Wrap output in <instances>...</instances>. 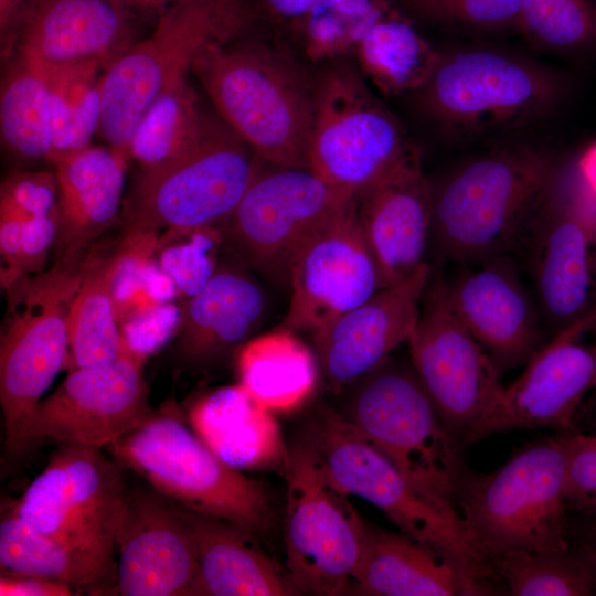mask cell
Wrapping results in <instances>:
<instances>
[{
    "label": "cell",
    "mask_w": 596,
    "mask_h": 596,
    "mask_svg": "<svg viewBox=\"0 0 596 596\" xmlns=\"http://www.w3.org/2000/svg\"><path fill=\"white\" fill-rule=\"evenodd\" d=\"M385 15L382 0H315L300 20L306 53L319 61L356 49Z\"/></svg>",
    "instance_id": "37"
},
{
    "label": "cell",
    "mask_w": 596,
    "mask_h": 596,
    "mask_svg": "<svg viewBox=\"0 0 596 596\" xmlns=\"http://www.w3.org/2000/svg\"><path fill=\"white\" fill-rule=\"evenodd\" d=\"M561 164L531 147L493 150L433 187L430 242L439 260L469 265L514 252Z\"/></svg>",
    "instance_id": "1"
},
{
    "label": "cell",
    "mask_w": 596,
    "mask_h": 596,
    "mask_svg": "<svg viewBox=\"0 0 596 596\" xmlns=\"http://www.w3.org/2000/svg\"><path fill=\"white\" fill-rule=\"evenodd\" d=\"M266 309L265 292L249 273L232 264L216 265L181 312L177 355L194 366L219 361L253 338Z\"/></svg>",
    "instance_id": "26"
},
{
    "label": "cell",
    "mask_w": 596,
    "mask_h": 596,
    "mask_svg": "<svg viewBox=\"0 0 596 596\" xmlns=\"http://www.w3.org/2000/svg\"><path fill=\"white\" fill-rule=\"evenodd\" d=\"M126 159L110 147L88 146L53 163L58 210L55 258L82 254L118 220Z\"/></svg>",
    "instance_id": "27"
},
{
    "label": "cell",
    "mask_w": 596,
    "mask_h": 596,
    "mask_svg": "<svg viewBox=\"0 0 596 596\" xmlns=\"http://www.w3.org/2000/svg\"><path fill=\"white\" fill-rule=\"evenodd\" d=\"M58 210L33 216L23 222L21 236L20 278L43 270L50 247L55 244Z\"/></svg>",
    "instance_id": "42"
},
{
    "label": "cell",
    "mask_w": 596,
    "mask_h": 596,
    "mask_svg": "<svg viewBox=\"0 0 596 596\" xmlns=\"http://www.w3.org/2000/svg\"><path fill=\"white\" fill-rule=\"evenodd\" d=\"M230 40L214 10L201 0H179L156 21L153 32L114 57L100 76L98 134L108 147L129 157V143L157 98L188 75L210 41Z\"/></svg>",
    "instance_id": "12"
},
{
    "label": "cell",
    "mask_w": 596,
    "mask_h": 596,
    "mask_svg": "<svg viewBox=\"0 0 596 596\" xmlns=\"http://www.w3.org/2000/svg\"><path fill=\"white\" fill-rule=\"evenodd\" d=\"M0 207L22 219L49 213L57 207V183L54 172L26 171L9 175L0 188Z\"/></svg>",
    "instance_id": "41"
},
{
    "label": "cell",
    "mask_w": 596,
    "mask_h": 596,
    "mask_svg": "<svg viewBox=\"0 0 596 596\" xmlns=\"http://www.w3.org/2000/svg\"><path fill=\"white\" fill-rule=\"evenodd\" d=\"M175 504L195 545L201 596L300 595L286 567L258 545L255 534Z\"/></svg>",
    "instance_id": "29"
},
{
    "label": "cell",
    "mask_w": 596,
    "mask_h": 596,
    "mask_svg": "<svg viewBox=\"0 0 596 596\" xmlns=\"http://www.w3.org/2000/svg\"><path fill=\"white\" fill-rule=\"evenodd\" d=\"M209 4L232 39L241 32L248 19L243 0H201Z\"/></svg>",
    "instance_id": "46"
},
{
    "label": "cell",
    "mask_w": 596,
    "mask_h": 596,
    "mask_svg": "<svg viewBox=\"0 0 596 596\" xmlns=\"http://www.w3.org/2000/svg\"><path fill=\"white\" fill-rule=\"evenodd\" d=\"M146 358L128 344L115 361L74 369L36 407L28 433L41 443L106 448L155 412L142 368Z\"/></svg>",
    "instance_id": "17"
},
{
    "label": "cell",
    "mask_w": 596,
    "mask_h": 596,
    "mask_svg": "<svg viewBox=\"0 0 596 596\" xmlns=\"http://www.w3.org/2000/svg\"><path fill=\"white\" fill-rule=\"evenodd\" d=\"M0 131L6 148L29 160L50 161L51 87L44 67L14 54L1 82Z\"/></svg>",
    "instance_id": "33"
},
{
    "label": "cell",
    "mask_w": 596,
    "mask_h": 596,
    "mask_svg": "<svg viewBox=\"0 0 596 596\" xmlns=\"http://www.w3.org/2000/svg\"><path fill=\"white\" fill-rule=\"evenodd\" d=\"M135 249L124 244L107 259H95L73 297L67 315L72 370L107 364L120 356L126 341L116 324L114 290Z\"/></svg>",
    "instance_id": "32"
},
{
    "label": "cell",
    "mask_w": 596,
    "mask_h": 596,
    "mask_svg": "<svg viewBox=\"0 0 596 596\" xmlns=\"http://www.w3.org/2000/svg\"><path fill=\"white\" fill-rule=\"evenodd\" d=\"M82 254L56 257L47 270L23 276L4 290L0 404L3 448L11 458L30 450L28 433L34 412L65 366L70 304L95 262Z\"/></svg>",
    "instance_id": "5"
},
{
    "label": "cell",
    "mask_w": 596,
    "mask_h": 596,
    "mask_svg": "<svg viewBox=\"0 0 596 596\" xmlns=\"http://www.w3.org/2000/svg\"><path fill=\"white\" fill-rule=\"evenodd\" d=\"M427 17L478 30L519 28L521 0H413Z\"/></svg>",
    "instance_id": "39"
},
{
    "label": "cell",
    "mask_w": 596,
    "mask_h": 596,
    "mask_svg": "<svg viewBox=\"0 0 596 596\" xmlns=\"http://www.w3.org/2000/svg\"><path fill=\"white\" fill-rule=\"evenodd\" d=\"M566 435L518 450L490 473L464 471L455 504L491 556L571 546L566 539Z\"/></svg>",
    "instance_id": "6"
},
{
    "label": "cell",
    "mask_w": 596,
    "mask_h": 596,
    "mask_svg": "<svg viewBox=\"0 0 596 596\" xmlns=\"http://www.w3.org/2000/svg\"><path fill=\"white\" fill-rule=\"evenodd\" d=\"M407 344L411 363L441 422L466 446L504 387L489 354L450 309L440 273L433 272Z\"/></svg>",
    "instance_id": "16"
},
{
    "label": "cell",
    "mask_w": 596,
    "mask_h": 596,
    "mask_svg": "<svg viewBox=\"0 0 596 596\" xmlns=\"http://www.w3.org/2000/svg\"><path fill=\"white\" fill-rule=\"evenodd\" d=\"M444 287L450 309L500 374L525 364L542 345L541 310L510 254L462 265L444 277Z\"/></svg>",
    "instance_id": "21"
},
{
    "label": "cell",
    "mask_w": 596,
    "mask_h": 596,
    "mask_svg": "<svg viewBox=\"0 0 596 596\" xmlns=\"http://www.w3.org/2000/svg\"><path fill=\"white\" fill-rule=\"evenodd\" d=\"M240 384L270 412L287 413L302 406L318 380L316 353L281 327L253 337L236 354Z\"/></svg>",
    "instance_id": "31"
},
{
    "label": "cell",
    "mask_w": 596,
    "mask_h": 596,
    "mask_svg": "<svg viewBox=\"0 0 596 596\" xmlns=\"http://www.w3.org/2000/svg\"><path fill=\"white\" fill-rule=\"evenodd\" d=\"M114 4L123 9L132 18L143 21L147 19H155L163 14L169 7L179 0H110Z\"/></svg>",
    "instance_id": "47"
},
{
    "label": "cell",
    "mask_w": 596,
    "mask_h": 596,
    "mask_svg": "<svg viewBox=\"0 0 596 596\" xmlns=\"http://www.w3.org/2000/svg\"><path fill=\"white\" fill-rule=\"evenodd\" d=\"M491 561L510 595H596V574L581 547L498 554Z\"/></svg>",
    "instance_id": "35"
},
{
    "label": "cell",
    "mask_w": 596,
    "mask_h": 596,
    "mask_svg": "<svg viewBox=\"0 0 596 596\" xmlns=\"http://www.w3.org/2000/svg\"><path fill=\"white\" fill-rule=\"evenodd\" d=\"M17 213L0 207V283L6 290L20 278L23 222Z\"/></svg>",
    "instance_id": "43"
},
{
    "label": "cell",
    "mask_w": 596,
    "mask_h": 596,
    "mask_svg": "<svg viewBox=\"0 0 596 596\" xmlns=\"http://www.w3.org/2000/svg\"><path fill=\"white\" fill-rule=\"evenodd\" d=\"M280 327L310 337L384 288L360 227L355 198L299 252Z\"/></svg>",
    "instance_id": "19"
},
{
    "label": "cell",
    "mask_w": 596,
    "mask_h": 596,
    "mask_svg": "<svg viewBox=\"0 0 596 596\" xmlns=\"http://www.w3.org/2000/svg\"><path fill=\"white\" fill-rule=\"evenodd\" d=\"M566 451V507L596 515V435L567 434Z\"/></svg>",
    "instance_id": "40"
},
{
    "label": "cell",
    "mask_w": 596,
    "mask_h": 596,
    "mask_svg": "<svg viewBox=\"0 0 596 596\" xmlns=\"http://www.w3.org/2000/svg\"><path fill=\"white\" fill-rule=\"evenodd\" d=\"M0 565L3 573L64 582L89 595H110L117 579L114 554L54 541L11 511L0 523Z\"/></svg>",
    "instance_id": "30"
},
{
    "label": "cell",
    "mask_w": 596,
    "mask_h": 596,
    "mask_svg": "<svg viewBox=\"0 0 596 596\" xmlns=\"http://www.w3.org/2000/svg\"><path fill=\"white\" fill-rule=\"evenodd\" d=\"M106 449L175 503L255 535L269 531L273 512L263 486L220 459L174 406L153 412Z\"/></svg>",
    "instance_id": "7"
},
{
    "label": "cell",
    "mask_w": 596,
    "mask_h": 596,
    "mask_svg": "<svg viewBox=\"0 0 596 596\" xmlns=\"http://www.w3.org/2000/svg\"><path fill=\"white\" fill-rule=\"evenodd\" d=\"M363 72L386 95L421 89L440 55L406 21L385 15L356 46Z\"/></svg>",
    "instance_id": "34"
},
{
    "label": "cell",
    "mask_w": 596,
    "mask_h": 596,
    "mask_svg": "<svg viewBox=\"0 0 596 596\" xmlns=\"http://www.w3.org/2000/svg\"><path fill=\"white\" fill-rule=\"evenodd\" d=\"M525 364L466 445L515 428L575 433V413L596 387V308L553 333Z\"/></svg>",
    "instance_id": "18"
},
{
    "label": "cell",
    "mask_w": 596,
    "mask_h": 596,
    "mask_svg": "<svg viewBox=\"0 0 596 596\" xmlns=\"http://www.w3.org/2000/svg\"><path fill=\"white\" fill-rule=\"evenodd\" d=\"M354 198L308 168L262 169L222 234L247 267L277 284H287L302 247Z\"/></svg>",
    "instance_id": "13"
},
{
    "label": "cell",
    "mask_w": 596,
    "mask_h": 596,
    "mask_svg": "<svg viewBox=\"0 0 596 596\" xmlns=\"http://www.w3.org/2000/svg\"><path fill=\"white\" fill-rule=\"evenodd\" d=\"M415 149L398 120L349 72H332L313 94L307 168L356 196L392 172Z\"/></svg>",
    "instance_id": "14"
},
{
    "label": "cell",
    "mask_w": 596,
    "mask_h": 596,
    "mask_svg": "<svg viewBox=\"0 0 596 596\" xmlns=\"http://www.w3.org/2000/svg\"><path fill=\"white\" fill-rule=\"evenodd\" d=\"M198 437L225 464L237 470L275 471L285 477L289 459L273 412L238 383L211 391L188 409Z\"/></svg>",
    "instance_id": "28"
},
{
    "label": "cell",
    "mask_w": 596,
    "mask_h": 596,
    "mask_svg": "<svg viewBox=\"0 0 596 596\" xmlns=\"http://www.w3.org/2000/svg\"><path fill=\"white\" fill-rule=\"evenodd\" d=\"M305 437L349 496L369 501L401 532L446 553L470 577L491 586L501 582L491 555L457 509L412 482L341 412L320 405L310 416Z\"/></svg>",
    "instance_id": "4"
},
{
    "label": "cell",
    "mask_w": 596,
    "mask_h": 596,
    "mask_svg": "<svg viewBox=\"0 0 596 596\" xmlns=\"http://www.w3.org/2000/svg\"><path fill=\"white\" fill-rule=\"evenodd\" d=\"M206 120L188 75L177 79L151 105L129 143V157L141 168L162 163L193 143Z\"/></svg>",
    "instance_id": "36"
},
{
    "label": "cell",
    "mask_w": 596,
    "mask_h": 596,
    "mask_svg": "<svg viewBox=\"0 0 596 596\" xmlns=\"http://www.w3.org/2000/svg\"><path fill=\"white\" fill-rule=\"evenodd\" d=\"M262 160L230 127L206 121L183 151L141 168L124 207V244H143L160 230L183 235L223 227Z\"/></svg>",
    "instance_id": "3"
},
{
    "label": "cell",
    "mask_w": 596,
    "mask_h": 596,
    "mask_svg": "<svg viewBox=\"0 0 596 596\" xmlns=\"http://www.w3.org/2000/svg\"><path fill=\"white\" fill-rule=\"evenodd\" d=\"M274 15L285 20L300 21L315 0H262Z\"/></svg>",
    "instance_id": "48"
},
{
    "label": "cell",
    "mask_w": 596,
    "mask_h": 596,
    "mask_svg": "<svg viewBox=\"0 0 596 596\" xmlns=\"http://www.w3.org/2000/svg\"><path fill=\"white\" fill-rule=\"evenodd\" d=\"M355 211L384 287L413 275L430 242L433 185L418 150L355 196Z\"/></svg>",
    "instance_id": "23"
},
{
    "label": "cell",
    "mask_w": 596,
    "mask_h": 596,
    "mask_svg": "<svg viewBox=\"0 0 596 596\" xmlns=\"http://www.w3.org/2000/svg\"><path fill=\"white\" fill-rule=\"evenodd\" d=\"M138 22L110 0H39L13 51L43 65L98 60L105 68L136 41Z\"/></svg>",
    "instance_id": "24"
},
{
    "label": "cell",
    "mask_w": 596,
    "mask_h": 596,
    "mask_svg": "<svg viewBox=\"0 0 596 596\" xmlns=\"http://www.w3.org/2000/svg\"><path fill=\"white\" fill-rule=\"evenodd\" d=\"M341 392V414L418 488L455 507L464 445L441 422L412 363L390 356Z\"/></svg>",
    "instance_id": "8"
},
{
    "label": "cell",
    "mask_w": 596,
    "mask_h": 596,
    "mask_svg": "<svg viewBox=\"0 0 596 596\" xmlns=\"http://www.w3.org/2000/svg\"><path fill=\"white\" fill-rule=\"evenodd\" d=\"M102 449L61 445L10 511L54 541L114 554L128 487Z\"/></svg>",
    "instance_id": "15"
},
{
    "label": "cell",
    "mask_w": 596,
    "mask_h": 596,
    "mask_svg": "<svg viewBox=\"0 0 596 596\" xmlns=\"http://www.w3.org/2000/svg\"><path fill=\"white\" fill-rule=\"evenodd\" d=\"M520 30L554 50L594 46L596 3L594 0H521Z\"/></svg>",
    "instance_id": "38"
},
{
    "label": "cell",
    "mask_w": 596,
    "mask_h": 596,
    "mask_svg": "<svg viewBox=\"0 0 596 596\" xmlns=\"http://www.w3.org/2000/svg\"><path fill=\"white\" fill-rule=\"evenodd\" d=\"M191 70L226 126L263 160L307 168L313 96L287 60L263 45L212 40Z\"/></svg>",
    "instance_id": "2"
},
{
    "label": "cell",
    "mask_w": 596,
    "mask_h": 596,
    "mask_svg": "<svg viewBox=\"0 0 596 596\" xmlns=\"http://www.w3.org/2000/svg\"><path fill=\"white\" fill-rule=\"evenodd\" d=\"M514 252L553 333L596 308V198L575 162L560 166Z\"/></svg>",
    "instance_id": "10"
},
{
    "label": "cell",
    "mask_w": 596,
    "mask_h": 596,
    "mask_svg": "<svg viewBox=\"0 0 596 596\" xmlns=\"http://www.w3.org/2000/svg\"><path fill=\"white\" fill-rule=\"evenodd\" d=\"M75 594L74 587L64 582L34 575L1 572V596H72Z\"/></svg>",
    "instance_id": "44"
},
{
    "label": "cell",
    "mask_w": 596,
    "mask_h": 596,
    "mask_svg": "<svg viewBox=\"0 0 596 596\" xmlns=\"http://www.w3.org/2000/svg\"><path fill=\"white\" fill-rule=\"evenodd\" d=\"M433 272L424 263L311 336L319 370L334 392L341 393L407 342Z\"/></svg>",
    "instance_id": "22"
},
{
    "label": "cell",
    "mask_w": 596,
    "mask_h": 596,
    "mask_svg": "<svg viewBox=\"0 0 596 596\" xmlns=\"http://www.w3.org/2000/svg\"><path fill=\"white\" fill-rule=\"evenodd\" d=\"M426 111L465 136L521 127L549 113L563 85L545 71L490 50L457 52L440 61L421 88Z\"/></svg>",
    "instance_id": "11"
},
{
    "label": "cell",
    "mask_w": 596,
    "mask_h": 596,
    "mask_svg": "<svg viewBox=\"0 0 596 596\" xmlns=\"http://www.w3.org/2000/svg\"><path fill=\"white\" fill-rule=\"evenodd\" d=\"M39 0H0V42L2 56L12 54L21 26Z\"/></svg>",
    "instance_id": "45"
},
{
    "label": "cell",
    "mask_w": 596,
    "mask_h": 596,
    "mask_svg": "<svg viewBox=\"0 0 596 596\" xmlns=\"http://www.w3.org/2000/svg\"><path fill=\"white\" fill-rule=\"evenodd\" d=\"M581 549L587 556L596 574V524L589 528Z\"/></svg>",
    "instance_id": "50"
},
{
    "label": "cell",
    "mask_w": 596,
    "mask_h": 596,
    "mask_svg": "<svg viewBox=\"0 0 596 596\" xmlns=\"http://www.w3.org/2000/svg\"><path fill=\"white\" fill-rule=\"evenodd\" d=\"M352 595H492L494 586L467 575L446 553L403 532L366 523L359 561L351 574Z\"/></svg>",
    "instance_id": "25"
},
{
    "label": "cell",
    "mask_w": 596,
    "mask_h": 596,
    "mask_svg": "<svg viewBox=\"0 0 596 596\" xmlns=\"http://www.w3.org/2000/svg\"><path fill=\"white\" fill-rule=\"evenodd\" d=\"M583 181L596 198V142L590 145L575 161Z\"/></svg>",
    "instance_id": "49"
},
{
    "label": "cell",
    "mask_w": 596,
    "mask_h": 596,
    "mask_svg": "<svg viewBox=\"0 0 596 596\" xmlns=\"http://www.w3.org/2000/svg\"><path fill=\"white\" fill-rule=\"evenodd\" d=\"M285 478V567L291 582L300 594H350L366 522L305 436L289 448Z\"/></svg>",
    "instance_id": "9"
},
{
    "label": "cell",
    "mask_w": 596,
    "mask_h": 596,
    "mask_svg": "<svg viewBox=\"0 0 596 596\" xmlns=\"http://www.w3.org/2000/svg\"><path fill=\"white\" fill-rule=\"evenodd\" d=\"M110 595L201 596L194 542L177 504L149 486L128 488L119 518Z\"/></svg>",
    "instance_id": "20"
}]
</instances>
